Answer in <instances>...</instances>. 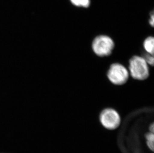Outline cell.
<instances>
[{
    "label": "cell",
    "mask_w": 154,
    "mask_h": 153,
    "mask_svg": "<svg viewBox=\"0 0 154 153\" xmlns=\"http://www.w3.org/2000/svg\"><path fill=\"white\" fill-rule=\"evenodd\" d=\"M143 57L148 65H151V66L154 65V58L153 55L147 53Z\"/></svg>",
    "instance_id": "cell-8"
},
{
    "label": "cell",
    "mask_w": 154,
    "mask_h": 153,
    "mask_svg": "<svg viewBox=\"0 0 154 153\" xmlns=\"http://www.w3.org/2000/svg\"><path fill=\"white\" fill-rule=\"evenodd\" d=\"M143 57L135 56L129 61V72L133 79L142 81L149 76V69Z\"/></svg>",
    "instance_id": "cell-1"
},
{
    "label": "cell",
    "mask_w": 154,
    "mask_h": 153,
    "mask_svg": "<svg viewBox=\"0 0 154 153\" xmlns=\"http://www.w3.org/2000/svg\"><path fill=\"white\" fill-rule=\"evenodd\" d=\"M72 4L77 7L87 8L90 4V0H70Z\"/></svg>",
    "instance_id": "cell-7"
},
{
    "label": "cell",
    "mask_w": 154,
    "mask_h": 153,
    "mask_svg": "<svg viewBox=\"0 0 154 153\" xmlns=\"http://www.w3.org/2000/svg\"><path fill=\"white\" fill-rule=\"evenodd\" d=\"M99 119L103 127L109 130L118 128L121 123L119 114L112 108H106L101 112Z\"/></svg>",
    "instance_id": "cell-4"
},
{
    "label": "cell",
    "mask_w": 154,
    "mask_h": 153,
    "mask_svg": "<svg viewBox=\"0 0 154 153\" xmlns=\"http://www.w3.org/2000/svg\"><path fill=\"white\" fill-rule=\"evenodd\" d=\"M150 131L151 132L154 133V124H153V123H152V124L151 125V126H150Z\"/></svg>",
    "instance_id": "cell-10"
},
{
    "label": "cell",
    "mask_w": 154,
    "mask_h": 153,
    "mask_svg": "<svg viewBox=\"0 0 154 153\" xmlns=\"http://www.w3.org/2000/svg\"><path fill=\"white\" fill-rule=\"evenodd\" d=\"M154 133L149 132L146 135V143L149 149L154 150Z\"/></svg>",
    "instance_id": "cell-6"
},
{
    "label": "cell",
    "mask_w": 154,
    "mask_h": 153,
    "mask_svg": "<svg viewBox=\"0 0 154 153\" xmlns=\"http://www.w3.org/2000/svg\"><path fill=\"white\" fill-rule=\"evenodd\" d=\"M114 48V42L111 38L107 35H101L93 40L92 48L93 52L99 57L110 55Z\"/></svg>",
    "instance_id": "cell-2"
},
{
    "label": "cell",
    "mask_w": 154,
    "mask_h": 153,
    "mask_svg": "<svg viewBox=\"0 0 154 153\" xmlns=\"http://www.w3.org/2000/svg\"><path fill=\"white\" fill-rule=\"evenodd\" d=\"M150 24L151 26H153L154 23V15H152L151 16V17L150 20Z\"/></svg>",
    "instance_id": "cell-9"
},
{
    "label": "cell",
    "mask_w": 154,
    "mask_h": 153,
    "mask_svg": "<svg viewBox=\"0 0 154 153\" xmlns=\"http://www.w3.org/2000/svg\"><path fill=\"white\" fill-rule=\"evenodd\" d=\"M128 70L119 63L113 64L107 72V77L112 84L122 85L125 84L129 77Z\"/></svg>",
    "instance_id": "cell-3"
},
{
    "label": "cell",
    "mask_w": 154,
    "mask_h": 153,
    "mask_svg": "<svg viewBox=\"0 0 154 153\" xmlns=\"http://www.w3.org/2000/svg\"><path fill=\"white\" fill-rule=\"evenodd\" d=\"M154 39L152 36H149L144 41L143 46L147 53L154 55Z\"/></svg>",
    "instance_id": "cell-5"
}]
</instances>
